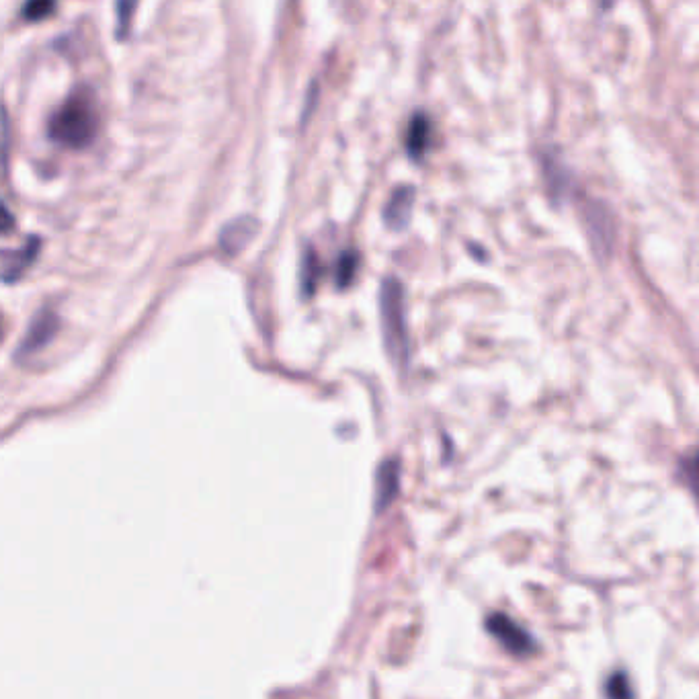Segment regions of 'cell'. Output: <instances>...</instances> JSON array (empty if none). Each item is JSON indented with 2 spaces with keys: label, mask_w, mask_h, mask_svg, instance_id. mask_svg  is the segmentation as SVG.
<instances>
[{
  "label": "cell",
  "mask_w": 699,
  "mask_h": 699,
  "mask_svg": "<svg viewBox=\"0 0 699 699\" xmlns=\"http://www.w3.org/2000/svg\"><path fill=\"white\" fill-rule=\"evenodd\" d=\"M398 478L400 468L396 460H388L378 470V492H376V509L384 511L398 495Z\"/></svg>",
  "instance_id": "cell-8"
},
{
  "label": "cell",
  "mask_w": 699,
  "mask_h": 699,
  "mask_svg": "<svg viewBox=\"0 0 699 699\" xmlns=\"http://www.w3.org/2000/svg\"><path fill=\"white\" fill-rule=\"evenodd\" d=\"M486 630L492 638H497L503 648L515 656H527L536 648L533 638L505 613H495L486 620Z\"/></svg>",
  "instance_id": "cell-3"
},
{
  "label": "cell",
  "mask_w": 699,
  "mask_h": 699,
  "mask_svg": "<svg viewBox=\"0 0 699 699\" xmlns=\"http://www.w3.org/2000/svg\"><path fill=\"white\" fill-rule=\"evenodd\" d=\"M415 203V189L413 187H400L392 193L386 210H384V220L392 230H402L408 220L410 212H413Z\"/></svg>",
  "instance_id": "cell-6"
},
{
  "label": "cell",
  "mask_w": 699,
  "mask_h": 699,
  "mask_svg": "<svg viewBox=\"0 0 699 699\" xmlns=\"http://www.w3.org/2000/svg\"><path fill=\"white\" fill-rule=\"evenodd\" d=\"M357 269H359V257H357V253H355V251L343 253L341 259H339V263H337V273H335L337 285H339V287H347V285L355 279Z\"/></svg>",
  "instance_id": "cell-10"
},
{
  "label": "cell",
  "mask_w": 699,
  "mask_h": 699,
  "mask_svg": "<svg viewBox=\"0 0 699 699\" xmlns=\"http://www.w3.org/2000/svg\"><path fill=\"white\" fill-rule=\"evenodd\" d=\"M99 130V111L89 91L72 93L50 117V138L72 150L87 148Z\"/></svg>",
  "instance_id": "cell-1"
},
{
  "label": "cell",
  "mask_w": 699,
  "mask_h": 699,
  "mask_svg": "<svg viewBox=\"0 0 699 699\" xmlns=\"http://www.w3.org/2000/svg\"><path fill=\"white\" fill-rule=\"evenodd\" d=\"M39 251V238H29L23 249H17L13 253H5L3 257V277L7 283L21 277V273L35 261Z\"/></svg>",
  "instance_id": "cell-7"
},
{
  "label": "cell",
  "mask_w": 699,
  "mask_h": 699,
  "mask_svg": "<svg viewBox=\"0 0 699 699\" xmlns=\"http://www.w3.org/2000/svg\"><path fill=\"white\" fill-rule=\"evenodd\" d=\"M382 331L386 347L392 359L406 363L408 359V337H406V314H404V292L398 279H386L380 294Z\"/></svg>",
  "instance_id": "cell-2"
},
{
  "label": "cell",
  "mask_w": 699,
  "mask_h": 699,
  "mask_svg": "<svg viewBox=\"0 0 699 699\" xmlns=\"http://www.w3.org/2000/svg\"><path fill=\"white\" fill-rule=\"evenodd\" d=\"M431 140V123L423 113H417L408 123V134H406V150L413 158H421L427 152Z\"/></svg>",
  "instance_id": "cell-9"
},
{
  "label": "cell",
  "mask_w": 699,
  "mask_h": 699,
  "mask_svg": "<svg viewBox=\"0 0 699 699\" xmlns=\"http://www.w3.org/2000/svg\"><path fill=\"white\" fill-rule=\"evenodd\" d=\"M56 11V0H27L23 7V17L27 21H44Z\"/></svg>",
  "instance_id": "cell-12"
},
{
  "label": "cell",
  "mask_w": 699,
  "mask_h": 699,
  "mask_svg": "<svg viewBox=\"0 0 699 699\" xmlns=\"http://www.w3.org/2000/svg\"><path fill=\"white\" fill-rule=\"evenodd\" d=\"M607 695H615V697H630L632 695V689L628 685V677L618 673V675H613L607 683V689H605Z\"/></svg>",
  "instance_id": "cell-15"
},
{
  "label": "cell",
  "mask_w": 699,
  "mask_h": 699,
  "mask_svg": "<svg viewBox=\"0 0 699 699\" xmlns=\"http://www.w3.org/2000/svg\"><path fill=\"white\" fill-rule=\"evenodd\" d=\"M58 331V316L52 310H39L35 314V318L31 320L27 333L19 345V349L15 351L17 357H27L33 355L35 351H39L41 347H46L54 335Z\"/></svg>",
  "instance_id": "cell-4"
},
{
  "label": "cell",
  "mask_w": 699,
  "mask_h": 699,
  "mask_svg": "<svg viewBox=\"0 0 699 699\" xmlns=\"http://www.w3.org/2000/svg\"><path fill=\"white\" fill-rule=\"evenodd\" d=\"M681 474H683V480L689 484L699 507V451H695L693 456L681 462Z\"/></svg>",
  "instance_id": "cell-11"
},
{
  "label": "cell",
  "mask_w": 699,
  "mask_h": 699,
  "mask_svg": "<svg viewBox=\"0 0 699 699\" xmlns=\"http://www.w3.org/2000/svg\"><path fill=\"white\" fill-rule=\"evenodd\" d=\"M318 275H320L318 259H316L314 251H308L306 257H304V265H302V285H304V292H306V294L314 292Z\"/></svg>",
  "instance_id": "cell-14"
},
{
  "label": "cell",
  "mask_w": 699,
  "mask_h": 699,
  "mask_svg": "<svg viewBox=\"0 0 699 699\" xmlns=\"http://www.w3.org/2000/svg\"><path fill=\"white\" fill-rule=\"evenodd\" d=\"M259 232V222L251 216H242L230 222L220 234V246L226 255L240 253Z\"/></svg>",
  "instance_id": "cell-5"
},
{
  "label": "cell",
  "mask_w": 699,
  "mask_h": 699,
  "mask_svg": "<svg viewBox=\"0 0 699 699\" xmlns=\"http://www.w3.org/2000/svg\"><path fill=\"white\" fill-rule=\"evenodd\" d=\"M138 0H117V35L123 39L132 27V17L136 13Z\"/></svg>",
  "instance_id": "cell-13"
}]
</instances>
